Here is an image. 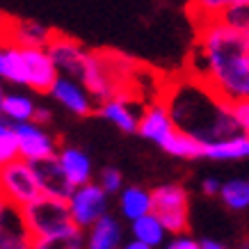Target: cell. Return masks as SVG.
Listing matches in <instances>:
<instances>
[{
  "instance_id": "6da1fadb",
  "label": "cell",
  "mask_w": 249,
  "mask_h": 249,
  "mask_svg": "<svg viewBox=\"0 0 249 249\" xmlns=\"http://www.w3.org/2000/svg\"><path fill=\"white\" fill-rule=\"evenodd\" d=\"M195 28L196 39L183 71L199 78L231 106L249 101V32L217 18L195 23Z\"/></svg>"
},
{
  "instance_id": "7a4b0ae2",
  "label": "cell",
  "mask_w": 249,
  "mask_h": 249,
  "mask_svg": "<svg viewBox=\"0 0 249 249\" xmlns=\"http://www.w3.org/2000/svg\"><path fill=\"white\" fill-rule=\"evenodd\" d=\"M158 98L169 110L174 126L196 137L201 144L245 133L233 112V106L219 98L199 78L190 76L188 71L165 78Z\"/></svg>"
},
{
  "instance_id": "3957f363",
  "label": "cell",
  "mask_w": 249,
  "mask_h": 249,
  "mask_svg": "<svg viewBox=\"0 0 249 249\" xmlns=\"http://www.w3.org/2000/svg\"><path fill=\"white\" fill-rule=\"evenodd\" d=\"M23 215L28 222L32 247H80L83 229L78 227L67 199L41 195L28 206H23Z\"/></svg>"
},
{
  "instance_id": "277c9868",
  "label": "cell",
  "mask_w": 249,
  "mask_h": 249,
  "mask_svg": "<svg viewBox=\"0 0 249 249\" xmlns=\"http://www.w3.org/2000/svg\"><path fill=\"white\" fill-rule=\"evenodd\" d=\"M151 213L167 233H185L190 227V199L183 185H160L151 190Z\"/></svg>"
},
{
  "instance_id": "5b68a950",
  "label": "cell",
  "mask_w": 249,
  "mask_h": 249,
  "mask_svg": "<svg viewBox=\"0 0 249 249\" xmlns=\"http://www.w3.org/2000/svg\"><path fill=\"white\" fill-rule=\"evenodd\" d=\"M37 196H41V188L28 160L14 158L0 167V199L23 208Z\"/></svg>"
},
{
  "instance_id": "8992f818",
  "label": "cell",
  "mask_w": 249,
  "mask_h": 249,
  "mask_svg": "<svg viewBox=\"0 0 249 249\" xmlns=\"http://www.w3.org/2000/svg\"><path fill=\"white\" fill-rule=\"evenodd\" d=\"M46 51L51 55V60L55 62V67L62 76L76 78L78 83H83L85 71H87V64H89L91 51L85 48L78 39L69 37L60 30H53V37L48 39L46 44Z\"/></svg>"
},
{
  "instance_id": "52a82bcc",
  "label": "cell",
  "mask_w": 249,
  "mask_h": 249,
  "mask_svg": "<svg viewBox=\"0 0 249 249\" xmlns=\"http://www.w3.org/2000/svg\"><path fill=\"white\" fill-rule=\"evenodd\" d=\"M69 211L71 217L80 229H89L98 217L107 213V192L101 188V183H85L73 190L69 196Z\"/></svg>"
},
{
  "instance_id": "ba28073f",
  "label": "cell",
  "mask_w": 249,
  "mask_h": 249,
  "mask_svg": "<svg viewBox=\"0 0 249 249\" xmlns=\"http://www.w3.org/2000/svg\"><path fill=\"white\" fill-rule=\"evenodd\" d=\"M16 140H18V158L28 160H41V158H53L57 156L60 146L57 140L46 133V128L37 121H18L14 124Z\"/></svg>"
},
{
  "instance_id": "9c48e42d",
  "label": "cell",
  "mask_w": 249,
  "mask_h": 249,
  "mask_svg": "<svg viewBox=\"0 0 249 249\" xmlns=\"http://www.w3.org/2000/svg\"><path fill=\"white\" fill-rule=\"evenodd\" d=\"M144 107L146 106H142V98L133 96V94H117V96L101 101L96 106V114L112 121L124 133H137V124H140Z\"/></svg>"
},
{
  "instance_id": "30bf717a",
  "label": "cell",
  "mask_w": 249,
  "mask_h": 249,
  "mask_svg": "<svg viewBox=\"0 0 249 249\" xmlns=\"http://www.w3.org/2000/svg\"><path fill=\"white\" fill-rule=\"evenodd\" d=\"M32 247L23 208L0 199V249Z\"/></svg>"
},
{
  "instance_id": "8fae6325",
  "label": "cell",
  "mask_w": 249,
  "mask_h": 249,
  "mask_svg": "<svg viewBox=\"0 0 249 249\" xmlns=\"http://www.w3.org/2000/svg\"><path fill=\"white\" fill-rule=\"evenodd\" d=\"M48 94H51L57 103H62L67 110L78 114V117H89V114L96 112V106H94L91 94L85 89L83 83H78L76 78H69V76H62L60 73Z\"/></svg>"
},
{
  "instance_id": "7c38bea8",
  "label": "cell",
  "mask_w": 249,
  "mask_h": 249,
  "mask_svg": "<svg viewBox=\"0 0 249 249\" xmlns=\"http://www.w3.org/2000/svg\"><path fill=\"white\" fill-rule=\"evenodd\" d=\"M30 165L35 169V176H37V183H39V188H41V195L57 196V199H67L69 201V196L73 195L76 185L67 178V174L62 169L57 156L32 160Z\"/></svg>"
},
{
  "instance_id": "4fadbf2b",
  "label": "cell",
  "mask_w": 249,
  "mask_h": 249,
  "mask_svg": "<svg viewBox=\"0 0 249 249\" xmlns=\"http://www.w3.org/2000/svg\"><path fill=\"white\" fill-rule=\"evenodd\" d=\"M172 130H174V121L169 117V110L165 107V103L160 98L146 103L142 117H140V124H137V135L160 144Z\"/></svg>"
},
{
  "instance_id": "5bb4252c",
  "label": "cell",
  "mask_w": 249,
  "mask_h": 249,
  "mask_svg": "<svg viewBox=\"0 0 249 249\" xmlns=\"http://www.w3.org/2000/svg\"><path fill=\"white\" fill-rule=\"evenodd\" d=\"M57 160H60L62 169L67 174V178L73 185H85L91 178V160L85 156L76 146H64L57 151Z\"/></svg>"
},
{
  "instance_id": "9a60e30c",
  "label": "cell",
  "mask_w": 249,
  "mask_h": 249,
  "mask_svg": "<svg viewBox=\"0 0 249 249\" xmlns=\"http://www.w3.org/2000/svg\"><path fill=\"white\" fill-rule=\"evenodd\" d=\"M204 156L211 160H242L249 158V135H231L217 142L204 144Z\"/></svg>"
},
{
  "instance_id": "2e32d148",
  "label": "cell",
  "mask_w": 249,
  "mask_h": 249,
  "mask_svg": "<svg viewBox=\"0 0 249 249\" xmlns=\"http://www.w3.org/2000/svg\"><path fill=\"white\" fill-rule=\"evenodd\" d=\"M158 146H162V149H165L169 156H174V158H185V160L204 158V144L199 142L196 137L178 130L176 126H174V130L158 144Z\"/></svg>"
},
{
  "instance_id": "e0dca14e",
  "label": "cell",
  "mask_w": 249,
  "mask_h": 249,
  "mask_svg": "<svg viewBox=\"0 0 249 249\" xmlns=\"http://www.w3.org/2000/svg\"><path fill=\"white\" fill-rule=\"evenodd\" d=\"M121 242V227L112 215L98 217L89 227V249H114Z\"/></svg>"
},
{
  "instance_id": "ac0fdd59",
  "label": "cell",
  "mask_w": 249,
  "mask_h": 249,
  "mask_svg": "<svg viewBox=\"0 0 249 249\" xmlns=\"http://www.w3.org/2000/svg\"><path fill=\"white\" fill-rule=\"evenodd\" d=\"M119 211L126 219H137L151 213V192H146L142 188H126L121 190L119 196Z\"/></svg>"
},
{
  "instance_id": "d6986e66",
  "label": "cell",
  "mask_w": 249,
  "mask_h": 249,
  "mask_svg": "<svg viewBox=\"0 0 249 249\" xmlns=\"http://www.w3.org/2000/svg\"><path fill=\"white\" fill-rule=\"evenodd\" d=\"M130 231H133V238H135V240L144 242L149 249L156 247V245H162L165 233H167L165 227H162V222H160L153 213H146V215H142V217L133 219Z\"/></svg>"
},
{
  "instance_id": "ffe728a7",
  "label": "cell",
  "mask_w": 249,
  "mask_h": 249,
  "mask_svg": "<svg viewBox=\"0 0 249 249\" xmlns=\"http://www.w3.org/2000/svg\"><path fill=\"white\" fill-rule=\"evenodd\" d=\"M35 107L37 106L32 103V98L23 96V94H5L2 103H0V114L9 124H18V121H30Z\"/></svg>"
},
{
  "instance_id": "44dd1931",
  "label": "cell",
  "mask_w": 249,
  "mask_h": 249,
  "mask_svg": "<svg viewBox=\"0 0 249 249\" xmlns=\"http://www.w3.org/2000/svg\"><path fill=\"white\" fill-rule=\"evenodd\" d=\"M242 2H249V0H188V12L192 16V21L201 23L208 21V18H215L227 7L242 5Z\"/></svg>"
},
{
  "instance_id": "7402d4cb",
  "label": "cell",
  "mask_w": 249,
  "mask_h": 249,
  "mask_svg": "<svg viewBox=\"0 0 249 249\" xmlns=\"http://www.w3.org/2000/svg\"><path fill=\"white\" fill-rule=\"evenodd\" d=\"M219 196H222V201H224L231 211L249 208V181L235 178V181L224 183V185L219 188Z\"/></svg>"
},
{
  "instance_id": "603a6c76",
  "label": "cell",
  "mask_w": 249,
  "mask_h": 249,
  "mask_svg": "<svg viewBox=\"0 0 249 249\" xmlns=\"http://www.w3.org/2000/svg\"><path fill=\"white\" fill-rule=\"evenodd\" d=\"M215 18L222 23H227V25H231V28H235V30L249 32V2L227 7L224 12H219Z\"/></svg>"
},
{
  "instance_id": "cb8c5ba5",
  "label": "cell",
  "mask_w": 249,
  "mask_h": 249,
  "mask_svg": "<svg viewBox=\"0 0 249 249\" xmlns=\"http://www.w3.org/2000/svg\"><path fill=\"white\" fill-rule=\"evenodd\" d=\"M18 158V140H16L14 124H9L7 128L0 133V167L7 165L9 160Z\"/></svg>"
},
{
  "instance_id": "d4e9b609",
  "label": "cell",
  "mask_w": 249,
  "mask_h": 249,
  "mask_svg": "<svg viewBox=\"0 0 249 249\" xmlns=\"http://www.w3.org/2000/svg\"><path fill=\"white\" fill-rule=\"evenodd\" d=\"M121 185H124V176H121L119 169H103V174H101V188L106 190L107 195L110 192H119Z\"/></svg>"
},
{
  "instance_id": "484cf974",
  "label": "cell",
  "mask_w": 249,
  "mask_h": 249,
  "mask_svg": "<svg viewBox=\"0 0 249 249\" xmlns=\"http://www.w3.org/2000/svg\"><path fill=\"white\" fill-rule=\"evenodd\" d=\"M169 249H199V240H195V238H188L185 233H178L174 235V240L167 245Z\"/></svg>"
},
{
  "instance_id": "4316f807",
  "label": "cell",
  "mask_w": 249,
  "mask_h": 249,
  "mask_svg": "<svg viewBox=\"0 0 249 249\" xmlns=\"http://www.w3.org/2000/svg\"><path fill=\"white\" fill-rule=\"evenodd\" d=\"M233 112H235V117H238V121H240L242 130L249 135V101H240V103H235Z\"/></svg>"
},
{
  "instance_id": "83f0119b",
  "label": "cell",
  "mask_w": 249,
  "mask_h": 249,
  "mask_svg": "<svg viewBox=\"0 0 249 249\" xmlns=\"http://www.w3.org/2000/svg\"><path fill=\"white\" fill-rule=\"evenodd\" d=\"M219 188H222V183H219L217 178H206V181L201 183V190H204V195H208V196L219 195Z\"/></svg>"
},
{
  "instance_id": "f1b7e54d",
  "label": "cell",
  "mask_w": 249,
  "mask_h": 249,
  "mask_svg": "<svg viewBox=\"0 0 249 249\" xmlns=\"http://www.w3.org/2000/svg\"><path fill=\"white\" fill-rule=\"evenodd\" d=\"M32 121H37L41 126H46L48 121H51V110H46V107H35V114H32Z\"/></svg>"
},
{
  "instance_id": "f546056e",
  "label": "cell",
  "mask_w": 249,
  "mask_h": 249,
  "mask_svg": "<svg viewBox=\"0 0 249 249\" xmlns=\"http://www.w3.org/2000/svg\"><path fill=\"white\" fill-rule=\"evenodd\" d=\"M224 245H219L215 240H199V249H222Z\"/></svg>"
},
{
  "instance_id": "4dcf8cb0",
  "label": "cell",
  "mask_w": 249,
  "mask_h": 249,
  "mask_svg": "<svg viewBox=\"0 0 249 249\" xmlns=\"http://www.w3.org/2000/svg\"><path fill=\"white\" fill-rule=\"evenodd\" d=\"M126 249H149V247H146L144 242H140V240H135V238H133V242H128V245H126Z\"/></svg>"
},
{
  "instance_id": "1f68e13d",
  "label": "cell",
  "mask_w": 249,
  "mask_h": 249,
  "mask_svg": "<svg viewBox=\"0 0 249 249\" xmlns=\"http://www.w3.org/2000/svg\"><path fill=\"white\" fill-rule=\"evenodd\" d=\"M7 126H9V121H7V119H0V133L7 128Z\"/></svg>"
},
{
  "instance_id": "d6a6232c",
  "label": "cell",
  "mask_w": 249,
  "mask_h": 249,
  "mask_svg": "<svg viewBox=\"0 0 249 249\" xmlns=\"http://www.w3.org/2000/svg\"><path fill=\"white\" fill-rule=\"evenodd\" d=\"M2 98H5V91H2V85H0V103H2Z\"/></svg>"
}]
</instances>
